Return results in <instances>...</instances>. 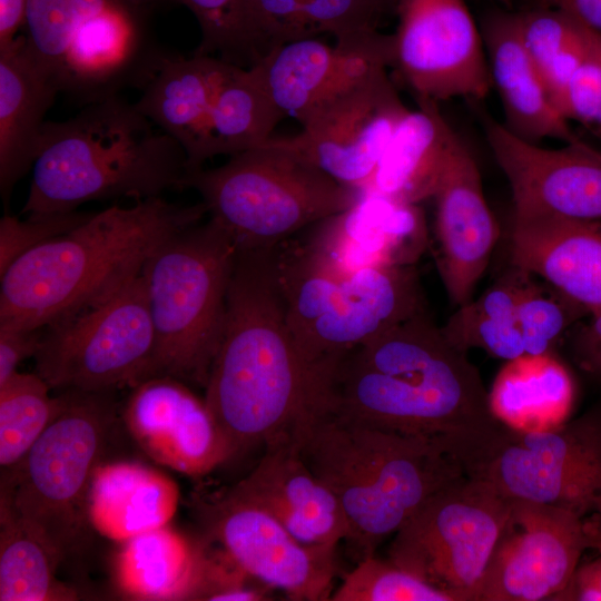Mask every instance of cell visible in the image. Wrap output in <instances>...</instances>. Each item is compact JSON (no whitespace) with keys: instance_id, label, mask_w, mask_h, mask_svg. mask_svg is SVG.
Here are the masks:
<instances>
[{"instance_id":"21","label":"cell","mask_w":601,"mask_h":601,"mask_svg":"<svg viewBox=\"0 0 601 601\" xmlns=\"http://www.w3.org/2000/svg\"><path fill=\"white\" fill-rule=\"evenodd\" d=\"M131 390L124 420L138 445L154 461L200 477L231 460L228 443L205 400L183 381L156 376Z\"/></svg>"},{"instance_id":"39","label":"cell","mask_w":601,"mask_h":601,"mask_svg":"<svg viewBox=\"0 0 601 601\" xmlns=\"http://www.w3.org/2000/svg\"><path fill=\"white\" fill-rule=\"evenodd\" d=\"M332 601H454L446 592L396 565L368 556L357 562L333 591Z\"/></svg>"},{"instance_id":"42","label":"cell","mask_w":601,"mask_h":601,"mask_svg":"<svg viewBox=\"0 0 601 601\" xmlns=\"http://www.w3.org/2000/svg\"><path fill=\"white\" fill-rule=\"evenodd\" d=\"M92 213L78 210L21 220L4 215L0 219V275L20 256L87 220Z\"/></svg>"},{"instance_id":"5","label":"cell","mask_w":601,"mask_h":601,"mask_svg":"<svg viewBox=\"0 0 601 601\" xmlns=\"http://www.w3.org/2000/svg\"><path fill=\"white\" fill-rule=\"evenodd\" d=\"M156 128L119 95L67 120L46 121L21 213H69L90 201H139L185 189L186 154Z\"/></svg>"},{"instance_id":"46","label":"cell","mask_w":601,"mask_h":601,"mask_svg":"<svg viewBox=\"0 0 601 601\" xmlns=\"http://www.w3.org/2000/svg\"><path fill=\"white\" fill-rule=\"evenodd\" d=\"M552 601H601V554L579 564L566 585Z\"/></svg>"},{"instance_id":"3","label":"cell","mask_w":601,"mask_h":601,"mask_svg":"<svg viewBox=\"0 0 601 601\" xmlns=\"http://www.w3.org/2000/svg\"><path fill=\"white\" fill-rule=\"evenodd\" d=\"M206 215L203 201L183 206L162 197L92 213L0 275V326L46 328L99 306L140 275L164 240Z\"/></svg>"},{"instance_id":"51","label":"cell","mask_w":601,"mask_h":601,"mask_svg":"<svg viewBox=\"0 0 601 601\" xmlns=\"http://www.w3.org/2000/svg\"><path fill=\"white\" fill-rule=\"evenodd\" d=\"M371 8H373L380 16L383 13L395 10L396 0H363Z\"/></svg>"},{"instance_id":"16","label":"cell","mask_w":601,"mask_h":601,"mask_svg":"<svg viewBox=\"0 0 601 601\" xmlns=\"http://www.w3.org/2000/svg\"><path fill=\"white\" fill-rule=\"evenodd\" d=\"M385 65L335 96L290 137L266 144L285 149L342 185L362 193L402 118L408 112ZM265 144V142H264Z\"/></svg>"},{"instance_id":"32","label":"cell","mask_w":601,"mask_h":601,"mask_svg":"<svg viewBox=\"0 0 601 601\" xmlns=\"http://www.w3.org/2000/svg\"><path fill=\"white\" fill-rule=\"evenodd\" d=\"M524 269L512 265L479 298L471 299L441 327L459 349L481 348L504 361L525 354L518 319V298Z\"/></svg>"},{"instance_id":"1","label":"cell","mask_w":601,"mask_h":601,"mask_svg":"<svg viewBox=\"0 0 601 601\" xmlns=\"http://www.w3.org/2000/svg\"><path fill=\"white\" fill-rule=\"evenodd\" d=\"M313 392V413L405 434L467 439L500 423L480 371L427 309L342 354Z\"/></svg>"},{"instance_id":"27","label":"cell","mask_w":601,"mask_h":601,"mask_svg":"<svg viewBox=\"0 0 601 601\" xmlns=\"http://www.w3.org/2000/svg\"><path fill=\"white\" fill-rule=\"evenodd\" d=\"M219 564V554L210 556L167 524L122 542L115 581L136 600H207Z\"/></svg>"},{"instance_id":"29","label":"cell","mask_w":601,"mask_h":601,"mask_svg":"<svg viewBox=\"0 0 601 601\" xmlns=\"http://www.w3.org/2000/svg\"><path fill=\"white\" fill-rule=\"evenodd\" d=\"M393 132L362 194L421 204L431 199L456 131L439 102L416 97Z\"/></svg>"},{"instance_id":"52","label":"cell","mask_w":601,"mask_h":601,"mask_svg":"<svg viewBox=\"0 0 601 601\" xmlns=\"http://www.w3.org/2000/svg\"><path fill=\"white\" fill-rule=\"evenodd\" d=\"M220 552H221V551H220ZM221 554H223V552H221ZM224 564H225V559H224V554H223V565H224ZM223 569H224V566H223ZM223 569H221V570H223ZM221 573H223V571L220 572V578H221ZM220 578H219V582H220ZM219 582H218V584H219ZM218 584H217V587H218ZM217 587H216V588H217ZM215 590H216V589H215ZM214 592H215V591H214ZM214 592H213V593H214ZM208 599H209V598H208Z\"/></svg>"},{"instance_id":"17","label":"cell","mask_w":601,"mask_h":601,"mask_svg":"<svg viewBox=\"0 0 601 601\" xmlns=\"http://www.w3.org/2000/svg\"><path fill=\"white\" fill-rule=\"evenodd\" d=\"M428 244L420 204L362 194L348 208L282 243L303 265L332 276L413 266Z\"/></svg>"},{"instance_id":"4","label":"cell","mask_w":601,"mask_h":601,"mask_svg":"<svg viewBox=\"0 0 601 601\" xmlns=\"http://www.w3.org/2000/svg\"><path fill=\"white\" fill-rule=\"evenodd\" d=\"M292 439L341 503L348 524L345 541L357 562L375 555L428 497L465 475L440 436L311 413Z\"/></svg>"},{"instance_id":"6","label":"cell","mask_w":601,"mask_h":601,"mask_svg":"<svg viewBox=\"0 0 601 601\" xmlns=\"http://www.w3.org/2000/svg\"><path fill=\"white\" fill-rule=\"evenodd\" d=\"M236 252L231 236L208 217L173 234L149 255L140 275L155 336L150 377L206 387Z\"/></svg>"},{"instance_id":"30","label":"cell","mask_w":601,"mask_h":601,"mask_svg":"<svg viewBox=\"0 0 601 601\" xmlns=\"http://www.w3.org/2000/svg\"><path fill=\"white\" fill-rule=\"evenodd\" d=\"M179 500L166 474L134 462L100 463L91 477L88 519L101 535L125 542L169 523Z\"/></svg>"},{"instance_id":"7","label":"cell","mask_w":601,"mask_h":601,"mask_svg":"<svg viewBox=\"0 0 601 601\" xmlns=\"http://www.w3.org/2000/svg\"><path fill=\"white\" fill-rule=\"evenodd\" d=\"M131 0H29L26 47L59 93L83 106L142 88L167 55Z\"/></svg>"},{"instance_id":"10","label":"cell","mask_w":601,"mask_h":601,"mask_svg":"<svg viewBox=\"0 0 601 601\" xmlns=\"http://www.w3.org/2000/svg\"><path fill=\"white\" fill-rule=\"evenodd\" d=\"M464 474L512 500L601 514V401L542 432L501 423L469 439H443Z\"/></svg>"},{"instance_id":"33","label":"cell","mask_w":601,"mask_h":601,"mask_svg":"<svg viewBox=\"0 0 601 601\" xmlns=\"http://www.w3.org/2000/svg\"><path fill=\"white\" fill-rule=\"evenodd\" d=\"M62 559L0 503V600L70 601L77 592L56 572Z\"/></svg>"},{"instance_id":"54","label":"cell","mask_w":601,"mask_h":601,"mask_svg":"<svg viewBox=\"0 0 601 601\" xmlns=\"http://www.w3.org/2000/svg\"><path fill=\"white\" fill-rule=\"evenodd\" d=\"M601 127V126H600Z\"/></svg>"},{"instance_id":"12","label":"cell","mask_w":601,"mask_h":601,"mask_svg":"<svg viewBox=\"0 0 601 601\" xmlns=\"http://www.w3.org/2000/svg\"><path fill=\"white\" fill-rule=\"evenodd\" d=\"M512 499L463 475L444 486L394 534L388 560L454 601H479Z\"/></svg>"},{"instance_id":"53","label":"cell","mask_w":601,"mask_h":601,"mask_svg":"<svg viewBox=\"0 0 601 601\" xmlns=\"http://www.w3.org/2000/svg\"><path fill=\"white\" fill-rule=\"evenodd\" d=\"M539 1H540V4H541L543 0H539Z\"/></svg>"},{"instance_id":"47","label":"cell","mask_w":601,"mask_h":601,"mask_svg":"<svg viewBox=\"0 0 601 601\" xmlns=\"http://www.w3.org/2000/svg\"><path fill=\"white\" fill-rule=\"evenodd\" d=\"M29 0H0V50L19 36L27 20Z\"/></svg>"},{"instance_id":"50","label":"cell","mask_w":601,"mask_h":601,"mask_svg":"<svg viewBox=\"0 0 601 601\" xmlns=\"http://www.w3.org/2000/svg\"><path fill=\"white\" fill-rule=\"evenodd\" d=\"M135 6L142 9L146 12L151 11L157 7H162L166 4H181V0H131Z\"/></svg>"},{"instance_id":"18","label":"cell","mask_w":601,"mask_h":601,"mask_svg":"<svg viewBox=\"0 0 601 601\" xmlns=\"http://www.w3.org/2000/svg\"><path fill=\"white\" fill-rule=\"evenodd\" d=\"M587 549L584 518L561 506L512 500L479 601L552 600Z\"/></svg>"},{"instance_id":"31","label":"cell","mask_w":601,"mask_h":601,"mask_svg":"<svg viewBox=\"0 0 601 601\" xmlns=\"http://www.w3.org/2000/svg\"><path fill=\"white\" fill-rule=\"evenodd\" d=\"M575 385L555 353L524 354L497 372L489 392L493 416L523 432L550 431L569 420Z\"/></svg>"},{"instance_id":"25","label":"cell","mask_w":601,"mask_h":601,"mask_svg":"<svg viewBox=\"0 0 601 601\" xmlns=\"http://www.w3.org/2000/svg\"><path fill=\"white\" fill-rule=\"evenodd\" d=\"M480 30L506 129L535 144L546 138L564 144L580 140L525 49L519 12L490 11L483 16Z\"/></svg>"},{"instance_id":"11","label":"cell","mask_w":601,"mask_h":601,"mask_svg":"<svg viewBox=\"0 0 601 601\" xmlns=\"http://www.w3.org/2000/svg\"><path fill=\"white\" fill-rule=\"evenodd\" d=\"M277 262L289 328L312 381L348 349L427 309L415 265L332 276L280 244Z\"/></svg>"},{"instance_id":"38","label":"cell","mask_w":601,"mask_h":601,"mask_svg":"<svg viewBox=\"0 0 601 601\" xmlns=\"http://www.w3.org/2000/svg\"><path fill=\"white\" fill-rule=\"evenodd\" d=\"M318 32L335 37L336 47L385 59L392 66V35L377 30L380 14L363 0H300Z\"/></svg>"},{"instance_id":"43","label":"cell","mask_w":601,"mask_h":601,"mask_svg":"<svg viewBox=\"0 0 601 601\" xmlns=\"http://www.w3.org/2000/svg\"><path fill=\"white\" fill-rule=\"evenodd\" d=\"M559 108L569 121L601 126V35L572 75Z\"/></svg>"},{"instance_id":"20","label":"cell","mask_w":601,"mask_h":601,"mask_svg":"<svg viewBox=\"0 0 601 601\" xmlns=\"http://www.w3.org/2000/svg\"><path fill=\"white\" fill-rule=\"evenodd\" d=\"M431 199L435 205L434 253L450 302L472 299L499 239V225L484 197L477 162L456 134Z\"/></svg>"},{"instance_id":"48","label":"cell","mask_w":601,"mask_h":601,"mask_svg":"<svg viewBox=\"0 0 601 601\" xmlns=\"http://www.w3.org/2000/svg\"><path fill=\"white\" fill-rule=\"evenodd\" d=\"M541 6L560 9L601 35V0H543Z\"/></svg>"},{"instance_id":"9","label":"cell","mask_w":601,"mask_h":601,"mask_svg":"<svg viewBox=\"0 0 601 601\" xmlns=\"http://www.w3.org/2000/svg\"><path fill=\"white\" fill-rule=\"evenodd\" d=\"M187 188L200 195L208 217L225 228L237 248L277 246L362 196L266 142L229 156L219 167L187 174Z\"/></svg>"},{"instance_id":"36","label":"cell","mask_w":601,"mask_h":601,"mask_svg":"<svg viewBox=\"0 0 601 601\" xmlns=\"http://www.w3.org/2000/svg\"><path fill=\"white\" fill-rule=\"evenodd\" d=\"M35 373H14L0 385V465L16 466L46 431L60 407V396Z\"/></svg>"},{"instance_id":"26","label":"cell","mask_w":601,"mask_h":601,"mask_svg":"<svg viewBox=\"0 0 601 601\" xmlns=\"http://www.w3.org/2000/svg\"><path fill=\"white\" fill-rule=\"evenodd\" d=\"M387 60L332 47L314 37L268 52L248 69L285 115L302 122L315 109Z\"/></svg>"},{"instance_id":"40","label":"cell","mask_w":601,"mask_h":601,"mask_svg":"<svg viewBox=\"0 0 601 601\" xmlns=\"http://www.w3.org/2000/svg\"><path fill=\"white\" fill-rule=\"evenodd\" d=\"M248 0H181L196 17L200 41L194 53L221 58L242 68L254 63L248 39Z\"/></svg>"},{"instance_id":"14","label":"cell","mask_w":601,"mask_h":601,"mask_svg":"<svg viewBox=\"0 0 601 601\" xmlns=\"http://www.w3.org/2000/svg\"><path fill=\"white\" fill-rule=\"evenodd\" d=\"M195 508L208 541L253 580L295 601L331 599L337 546L299 542L231 487L197 497Z\"/></svg>"},{"instance_id":"15","label":"cell","mask_w":601,"mask_h":601,"mask_svg":"<svg viewBox=\"0 0 601 601\" xmlns=\"http://www.w3.org/2000/svg\"><path fill=\"white\" fill-rule=\"evenodd\" d=\"M391 68L416 97L483 100L492 79L480 26L465 0H396Z\"/></svg>"},{"instance_id":"2","label":"cell","mask_w":601,"mask_h":601,"mask_svg":"<svg viewBox=\"0 0 601 601\" xmlns=\"http://www.w3.org/2000/svg\"><path fill=\"white\" fill-rule=\"evenodd\" d=\"M231 459L290 437L313 411L289 328L277 246L237 248L204 397Z\"/></svg>"},{"instance_id":"49","label":"cell","mask_w":601,"mask_h":601,"mask_svg":"<svg viewBox=\"0 0 601 601\" xmlns=\"http://www.w3.org/2000/svg\"><path fill=\"white\" fill-rule=\"evenodd\" d=\"M584 523L590 540V549H594L601 554V514L584 518Z\"/></svg>"},{"instance_id":"37","label":"cell","mask_w":601,"mask_h":601,"mask_svg":"<svg viewBox=\"0 0 601 601\" xmlns=\"http://www.w3.org/2000/svg\"><path fill=\"white\" fill-rule=\"evenodd\" d=\"M588 314L543 278L524 269L518 319L525 354L555 353L569 331Z\"/></svg>"},{"instance_id":"35","label":"cell","mask_w":601,"mask_h":601,"mask_svg":"<svg viewBox=\"0 0 601 601\" xmlns=\"http://www.w3.org/2000/svg\"><path fill=\"white\" fill-rule=\"evenodd\" d=\"M285 115L248 68H239L219 92L210 117L209 157L233 156L266 142Z\"/></svg>"},{"instance_id":"41","label":"cell","mask_w":601,"mask_h":601,"mask_svg":"<svg viewBox=\"0 0 601 601\" xmlns=\"http://www.w3.org/2000/svg\"><path fill=\"white\" fill-rule=\"evenodd\" d=\"M246 24L255 63L283 45L319 33L300 0H248Z\"/></svg>"},{"instance_id":"22","label":"cell","mask_w":601,"mask_h":601,"mask_svg":"<svg viewBox=\"0 0 601 601\" xmlns=\"http://www.w3.org/2000/svg\"><path fill=\"white\" fill-rule=\"evenodd\" d=\"M231 490L304 544L337 546L348 535L341 503L305 464L292 437L267 446L253 471Z\"/></svg>"},{"instance_id":"28","label":"cell","mask_w":601,"mask_h":601,"mask_svg":"<svg viewBox=\"0 0 601 601\" xmlns=\"http://www.w3.org/2000/svg\"><path fill=\"white\" fill-rule=\"evenodd\" d=\"M58 93L30 56L23 35L0 50V194L6 206L33 166L45 116Z\"/></svg>"},{"instance_id":"8","label":"cell","mask_w":601,"mask_h":601,"mask_svg":"<svg viewBox=\"0 0 601 601\" xmlns=\"http://www.w3.org/2000/svg\"><path fill=\"white\" fill-rule=\"evenodd\" d=\"M46 431L1 482L7 505L62 561L91 528L88 493L115 418L112 392L63 391Z\"/></svg>"},{"instance_id":"24","label":"cell","mask_w":601,"mask_h":601,"mask_svg":"<svg viewBox=\"0 0 601 601\" xmlns=\"http://www.w3.org/2000/svg\"><path fill=\"white\" fill-rule=\"evenodd\" d=\"M510 259L553 285L588 317L601 313V220L513 216Z\"/></svg>"},{"instance_id":"45","label":"cell","mask_w":601,"mask_h":601,"mask_svg":"<svg viewBox=\"0 0 601 601\" xmlns=\"http://www.w3.org/2000/svg\"><path fill=\"white\" fill-rule=\"evenodd\" d=\"M43 328L0 326V385L18 372L19 364L37 354Z\"/></svg>"},{"instance_id":"44","label":"cell","mask_w":601,"mask_h":601,"mask_svg":"<svg viewBox=\"0 0 601 601\" xmlns=\"http://www.w3.org/2000/svg\"><path fill=\"white\" fill-rule=\"evenodd\" d=\"M584 319L569 331L565 339L577 366L601 385V313Z\"/></svg>"},{"instance_id":"19","label":"cell","mask_w":601,"mask_h":601,"mask_svg":"<svg viewBox=\"0 0 601 601\" xmlns=\"http://www.w3.org/2000/svg\"><path fill=\"white\" fill-rule=\"evenodd\" d=\"M485 140L506 177L514 217L601 220V150L584 141L543 148L477 109Z\"/></svg>"},{"instance_id":"13","label":"cell","mask_w":601,"mask_h":601,"mask_svg":"<svg viewBox=\"0 0 601 601\" xmlns=\"http://www.w3.org/2000/svg\"><path fill=\"white\" fill-rule=\"evenodd\" d=\"M154 352L139 275L99 306L43 328L36 373L61 392L132 388L150 377Z\"/></svg>"},{"instance_id":"23","label":"cell","mask_w":601,"mask_h":601,"mask_svg":"<svg viewBox=\"0 0 601 601\" xmlns=\"http://www.w3.org/2000/svg\"><path fill=\"white\" fill-rule=\"evenodd\" d=\"M239 68L215 56L167 53L141 88L135 106L181 146L187 174L210 159V117L220 90Z\"/></svg>"},{"instance_id":"34","label":"cell","mask_w":601,"mask_h":601,"mask_svg":"<svg viewBox=\"0 0 601 601\" xmlns=\"http://www.w3.org/2000/svg\"><path fill=\"white\" fill-rule=\"evenodd\" d=\"M519 14L525 49L559 108L568 82L598 33L553 7L540 6Z\"/></svg>"}]
</instances>
